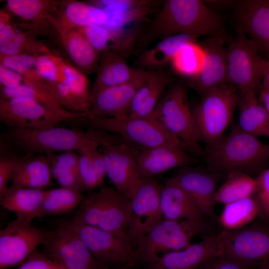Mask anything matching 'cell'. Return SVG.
I'll use <instances>...</instances> for the list:
<instances>
[{"label":"cell","mask_w":269,"mask_h":269,"mask_svg":"<svg viewBox=\"0 0 269 269\" xmlns=\"http://www.w3.org/2000/svg\"></svg>","instance_id":"54"},{"label":"cell","mask_w":269,"mask_h":269,"mask_svg":"<svg viewBox=\"0 0 269 269\" xmlns=\"http://www.w3.org/2000/svg\"><path fill=\"white\" fill-rule=\"evenodd\" d=\"M254 267L228 254L220 253L198 269H252Z\"/></svg>","instance_id":"44"},{"label":"cell","mask_w":269,"mask_h":269,"mask_svg":"<svg viewBox=\"0 0 269 269\" xmlns=\"http://www.w3.org/2000/svg\"><path fill=\"white\" fill-rule=\"evenodd\" d=\"M161 186L153 177L141 178L130 198L128 236L134 248L137 242L163 218L160 204Z\"/></svg>","instance_id":"13"},{"label":"cell","mask_w":269,"mask_h":269,"mask_svg":"<svg viewBox=\"0 0 269 269\" xmlns=\"http://www.w3.org/2000/svg\"><path fill=\"white\" fill-rule=\"evenodd\" d=\"M205 57L203 46L193 41L181 49L172 58L171 63L176 73L190 79L199 74Z\"/></svg>","instance_id":"41"},{"label":"cell","mask_w":269,"mask_h":269,"mask_svg":"<svg viewBox=\"0 0 269 269\" xmlns=\"http://www.w3.org/2000/svg\"><path fill=\"white\" fill-rule=\"evenodd\" d=\"M259 102L265 108L269 115V89L261 88L260 91Z\"/></svg>","instance_id":"50"},{"label":"cell","mask_w":269,"mask_h":269,"mask_svg":"<svg viewBox=\"0 0 269 269\" xmlns=\"http://www.w3.org/2000/svg\"><path fill=\"white\" fill-rule=\"evenodd\" d=\"M239 26L259 49L269 52V0H245L237 5Z\"/></svg>","instance_id":"22"},{"label":"cell","mask_w":269,"mask_h":269,"mask_svg":"<svg viewBox=\"0 0 269 269\" xmlns=\"http://www.w3.org/2000/svg\"><path fill=\"white\" fill-rule=\"evenodd\" d=\"M179 34L196 38L202 35H222L220 15L200 0H167L155 15L147 31L137 42L141 47L153 41Z\"/></svg>","instance_id":"1"},{"label":"cell","mask_w":269,"mask_h":269,"mask_svg":"<svg viewBox=\"0 0 269 269\" xmlns=\"http://www.w3.org/2000/svg\"><path fill=\"white\" fill-rule=\"evenodd\" d=\"M17 157H1L0 159V198L7 191V184L13 177L14 166Z\"/></svg>","instance_id":"48"},{"label":"cell","mask_w":269,"mask_h":269,"mask_svg":"<svg viewBox=\"0 0 269 269\" xmlns=\"http://www.w3.org/2000/svg\"><path fill=\"white\" fill-rule=\"evenodd\" d=\"M2 138L16 146L28 155L50 154L59 151H76L93 143L102 146L111 142L112 134L97 129L82 132L65 128L44 130L10 128Z\"/></svg>","instance_id":"2"},{"label":"cell","mask_w":269,"mask_h":269,"mask_svg":"<svg viewBox=\"0 0 269 269\" xmlns=\"http://www.w3.org/2000/svg\"><path fill=\"white\" fill-rule=\"evenodd\" d=\"M11 16L8 12L0 10V29L11 23Z\"/></svg>","instance_id":"51"},{"label":"cell","mask_w":269,"mask_h":269,"mask_svg":"<svg viewBox=\"0 0 269 269\" xmlns=\"http://www.w3.org/2000/svg\"><path fill=\"white\" fill-rule=\"evenodd\" d=\"M261 88L269 89V58L267 60V69L262 80Z\"/></svg>","instance_id":"52"},{"label":"cell","mask_w":269,"mask_h":269,"mask_svg":"<svg viewBox=\"0 0 269 269\" xmlns=\"http://www.w3.org/2000/svg\"><path fill=\"white\" fill-rule=\"evenodd\" d=\"M102 148L107 176L117 190L131 198L140 179L137 168L140 150L125 141Z\"/></svg>","instance_id":"15"},{"label":"cell","mask_w":269,"mask_h":269,"mask_svg":"<svg viewBox=\"0 0 269 269\" xmlns=\"http://www.w3.org/2000/svg\"><path fill=\"white\" fill-rule=\"evenodd\" d=\"M160 204L163 218L200 220L205 216L189 195L171 177L161 186Z\"/></svg>","instance_id":"24"},{"label":"cell","mask_w":269,"mask_h":269,"mask_svg":"<svg viewBox=\"0 0 269 269\" xmlns=\"http://www.w3.org/2000/svg\"><path fill=\"white\" fill-rule=\"evenodd\" d=\"M23 82V77L18 73L0 65V87L13 88Z\"/></svg>","instance_id":"49"},{"label":"cell","mask_w":269,"mask_h":269,"mask_svg":"<svg viewBox=\"0 0 269 269\" xmlns=\"http://www.w3.org/2000/svg\"><path fill=\"white\" fill-rule=\"evenodd\" d=\"M173 81L167 71H148L143 83L136 91L130 107L128 117L146 118L153 111L166 88Z\"/></svg>","instance_id":"25"},{"label":"cell","mask_w":269,"mask_h":269,"mask_svg":"<svg viewBox=\"0 0 269 269\" xmlns=\"http://www.w3.org/2000/svg\"><path fill=\"white\" fill-rule=\"evenodd\" d=\"M148 117L179 139L187 151L197 157L205 156L207 150L200 143L183 84L171 87Z\"/></svg>","instance_id":"5"},{"label":"cell","mask_w":269,"mask_h":269,"mask_svg":"<svg viewBox=\"0 0 269 269\" xmlns=\"http://www.w3.org/2000/svg\"><path fill=\"white\" fill-rule=\"evenodd\" d=\"M195 37L179 34L163 39L151 49L139 56L137 63L144 68L160 69L171 62L174 56L187 44L196 41Z\"/></svg>","instance_id":"34"},{"label":"cell","mask_w":269,"mask_h":269,"mask_svg":"<svg viewBox=\"0 0 269 269\" xmlns=\"http://www.w3.org/2000/svg\"><path fill=\"white\" fill-rule=\"evenodd\" d=\"M125 59L120 54L111 50L99 53L97 77L90 94L128 83L140 74L142 70L131 68Z\"/></svg>","instance_id":"26"},{"label":"cell","mask_w":269,"mask_h":269,"mask_svg":"<svg viewBox=\"0 0 269 269\" xmlns=\"http://www.w3.org/2000/svg\"><path fill=\"white\" fill-rule=\"evenodd\" d=\"M227 39V37L218 34L203 42L205 57L201 71L196 77L187 81V85L201 96L228 83L226 50L224 47Z\"/></svg>","instance_id":"17"},{"label":"cell","mask_w":269,"mask_h":269,"mask_svg":"<svg viewBox=\"0 0 269 269\" xmlns=\"http://www.w3.org/2000/svg\"><path fill=\"white\" fill-rule=\"evenodd\" d=\"M36 56L28 54H0V65L23 76L35 67Z\"/></svg>","instance_id":"43"},{"label":"cell","mask_w":269,"mask_h":269,"mask_svg":"<svg viewBox=\"0 0 269 269\" xmlns=\"http://www.w3.org/2000/svg\"><path fill=\"white\" fill-rule=\"evenodd\" d=\"M47 231L16 218L0 231V269L20 266L41 245Z\"/></svg>","instance_id":"12"},{"label":"cell","mask_w":269,"mask_h":269,"mask_svg":"<svg viewBox=\"0 0 269 269\" xmlns=\"http://www.w3.org/2000/svg\"><path fill=\"white\" fill-rule=\"evenodd\" d=\"M0 121L10 128L44 130L66 120L27 97L0 99Z\"/></svg>","instance_id":"14"},{"label":"cell","mask_w":269,"mask_h":269,"mask_svg":"<svg viewBox=\"0 0 269 269\" xmlns=\"http://www.w3.org/2000/svg\"><path fill=\"white\" fill-rule=\"evenodd\" d=\"M47 19L57 31L65 51L77 68L87 77L96 72L99 53L80 29L66 24L51 14H48Z\"/></svg>","instance_id":"19"},{"label":"cell","mask_w":269,"mask_h":269,"mask_svg":"<svg viewBox=\"0 0 269 269\" xmlns=\"http://www.w3.org/2000/svg\"><path fill=\"white\" fill-rule=\"evenodd\" d=\"M17 269H64L37 249Z\"/></svg>","instance_id":"47"},{"label":"cell","mask_w":269,"mask_h":269,"mask_svg":"<svg viewBox=\"0 0 269 269\" xmlns=\"http://www.w3.org/2000/svg\"><path fill=\"white\" fill-rule=\"evenodd\" d=\"M82 119L85 125L90 129L113 133L140 150L161 146L184 148L179 139L148 117L142 118L128 117L122 119L91 117Z\"/></svg>","instance_id":"7"},{"label":"cell","mask_w":269,"mask_h":269,"mask_svg":"<svg viewBox=\"0 0 269 269\" xmlns=\"http://www.w3.org/2000/svg\"><path fill=\"white\" fill-rule=\"evenodd\" d=\"M186 151L183 147L174 146L140 150L137 159L139 178L152 177L171 169L190 166L200 161Z\"/></svg>","instance_id":"20"},{"label":"cell","mask_w":269,"mask_h":269,"mask_svg":"<svg viewBox=\"0 0 269 269\" xmlns=\"http://www.w3.org/2000/svg\"><path fill=\"white\" fill-rule=\"evenodd\" d=\"M259 269H269V266L267 265H263L260 267Z\"/></svg>","instance_id":"53"},{"label":"cell","mask_w":269,"mask_h":269,"mask_svg":"<svg viewBox=\"0 0 269 269\" xmlns=\"http://www.w3.org/2000/svg\"><path fill=\"white\" fill-rule=\"evenodd\" d=\"M238 106L240 110L239 127L255 136L269 138V115L259 102L257 94H240Z\"/></svg>","instance_id":"31"},{"label":"cell","mask_w":269,"mask_h":269,"mask_svg":"<svg viewBox=\"0 0 269 269\" xmlns=\"http://www.w3.org/2000/svg\"><path fill=\"white\" fill-rule=\"evenodd\" d=\"M131 216V199L116 190L97 227L130 241L128 232Z\"/></svg>","instance_id":"32"},{"label":"cell","mask_w":269,"mask_h":269,"mask_svg":"<svg viewBox=\"0 0 269 269\" xmlns=\"http://www.w3.org/2000/svg\"><path fill=\"white\" fill-rule=\"evenodd\" d=\"M45 156L52 176L61 187L83 191L79 173V155L76 151L50 153Z\"/></svg>","instance_id":"35"},{"label":"cell","mask_w":269,"mask_h":269,"mask_svg":"<svg viewBox=\"0 0 269 269\" xmlns=\"http://www.w3.org/2000/svg\"><path fill=\"white\" fill-rule=\"evenodd\" d=\"M51 51L42 43L36 41L30 34L17 28L11 22L0 29V54L12 55L28 54L38 56Z\"/></svg>","instance_id":"33"},{"label":"cell","mask_w":269,"mask_h":269,"mask_svg":"<svg viewBox=\"0 0 269 269\" xmlns=\"http://www.w3.org/2000/svg\"><path fill=\"white\" fill-rule=\"evenodd\" d=\"M217 235H209L197 243L166 253L149 269H198L208 260L220 253Z\"/></svg>","instance_id":"21"},{"label":"cell","mask_w":269,"mask_h":269,"mask_svg":"<svg viewBox=\"0 0 269 269\" xmlns=\"http://www.w3.org/2000/svg\"><path fill=\"white\" fill-rule=\"evenodd\" d=\"M190 166L180 168L172 178L205 216H212L219 175L208 168Z\"/></svg>","instance_id":"18"},{"label":"cell","mask_w":269,"mask_h":269,"mask_svg":"<svg viewBox=\"0 0 269 269\" xmlns=\"http://www.w3.org/2000/svg\"><path fill=\"white\" fill-rule=\"evenodd\" d=\"M23 77V83L15 87H0V98L15 97L31 98L57 113L66 121L86 116L85 114L70 112L63 108L48 91L45 80L35 69Z\"/></svg>","instance_id":"23"},{"label":"cell","mask_w":269,"mask_h":269,"mask_svg":"<svg viewBox=\"0 0 269 269\" xmlns=\"http://www.w3.org/2000/svg\"><path fill=\"white\" fill-rule=\"evenodd\" d=\"M61 1L49 0H8V10L21 18L32 20L35 24L48 22V14L55 12L60 6Z\"/></svg>","instance_id":"40"},{"label":"cell","mask_w":269,"mask_h":269,"mask_svg":"<svg viewBox=\"0 0 269 269\" xmlns=\"http://www.w3.org/2000/svg\"><path fill=\"white\" fill-rule=\"evenodd\" d=\"M256 180L255 195L260 204L263 216L269 220V168L261 170Z\"/></svg>","instance_id":"45"},{"label":"cell","mask_w":269,"mask_h":269,"mask_svg":"<svg viewBox=\"0 0 269 269\" xmlns=\"http://www.w3.org/2000/svg\"><path fill=\"white\" fill-rule=\"evenodd\" d=\"M155 2L152 0H98L92 3L106 11L109 15L105 25L112 28H124L132 22L138 21L157 11Z\"/></svg>","instance_id":"28"},{"label":"cell","mask_w":269,"mask_h":269,"mask_svg":"<svg viewBox=\"0 0 269 269\" xmlns=\"http://www.w3.org/2000/svg\"><path fill=\"white\" fill-rule=\"evenodd\" d=\"M35 69L38 74L46 81L55 82L58 80V67L49 53L47 54L36 56Z\"/></svg>","instance_id":"46"},{"label":"cell","mask_w":269,"mask_h":269,"mask_svg":"<svg viewBox=\"0 0 269 269\" xmlns=\"http://www.w3.org/2000/svg\"><path fill=\"white\" fill-rule=\"evenodd\" d=\"M46 190L9 187L0 203L16 218L29 222L38 217Z\"/></svg>","instance_id":"29"},{"label":"cell","mask_w":269,"mask_h":269,"mask_svg":"<svg viewBox=\"0 0 269 269\" xmlns=\"http://www.w3.org/2000/svg\"><path fill=\"white\" fill-rule=\"evenodd\" d=\"M223 140L207 150L204 157L211 171L220 175L233 172H254L269 160V143L243 131L238 125Z\"/></svg>","instance_id":"3"},{"label":"cell","mask_w":269,"mask_h":269,"mask_svg":"<svg viewBox=\"0 0 269 269\" xmlns=\"http://www.w3.org/2000/svg\"><path fill=\"white\" fill-rule=\"evenodd\" d=\"M217 236L221 253L254 267L269 266V223L255 221L238 230H224Z\"/></svg>","instance_id":"9"},{"label":"cell","mask_w":269,"mask_h":269,"mask_svg":"<svg viewBox=\"0 0 269 269\" xmlns=\"http://www.w3.org/2000/svg\"><path fill=\"white\" fill-rule=\"evenodd\" d=\"M115 191L112 188L103 186L98 191L83 197L72 221L97 227Z\"/></svg>","instance_id":"39"},{"label":"cell","mask_w":269,"mask_h":269,"mask_svg":"<svg viewBox=\"0 0 269 269\" xmlns=\"http://www.w3.org/2000/svg\"><path fill=\"white\" fill-rule=\"evenodd\" d=\"M236 31V37L229 41L226 49L227 82L238 89L241 94H258L267 60L261 57L257 44L240 27Z\"/></svg>","instance_id":"8"},{"label":"cell","mask_w":269,"mask_h":269,"mask_svg":"<svg viewBox=\"0 0 269 269\" xmlns=\"http://www.w3.org/2000/svg\"><path fill=\"white\" fill-rule=\"evenodd\" d=\"M237 89L230 83L214 88L202 96L200 102L192 111L199 140L209 148L223 140L232 123L238 104Z\"/></svg>","instance_id":"6"},{"label":"cell","mask_w":269,"mask_h":269,"mask_svg":"<svg viewBox=\"0 0 269 269\" xmlns=\"http://www.w3.org/2000/svg\"><path fill=\"white\" fill-rule=\"evenodd\" d=\"M95 143L98 144H90L77 152L79 155V173L83 191L104 186V182L98 177L90 157L89 147Z\"/></svg>","instance_id":"42"},{"label":"cell","mask_w":269,"mask_h":269,"mask_svg":"<svg viewBox=\"0 0 269 269\" xmlns=\"http://www.w3.org/2000/svg\"><path fill=\"white\" fill-rule=\"evenodd\" d=\"M64 223L79 236L93 257L106 267L124 269L131 266L134 247L130 241L97 226L72 220Z\"/></svg>","instance_id":"10"},{"label":"cell","mask_w":269,"mask_h":269,"mask_svg":"<svg viewBox=\"0 0 269 269\" xmlns=\"http://www.w3.org/2000/svg\"><path fill=\"white\" fill-rule=\"evenodd\" d=\"M43 253L64 269H110L91 254L79 236L64 223L47 231Z\"/></svg>","instance_id":"11"},{"label":"cell","mask_w":269,"mask_h":269,"mask_svg":"<svg viewBox=\"0 0 269 269\" xmlns=\"http://www.w3.org/2000/svg\"><path fill=\"white\" fill-rule=\"evenodd\" d=\"M262 215L256 195L226 205L219 218L224 230H236L244 228Z\"/></svg>","instance_id":"36"},{"label":"cell","mask_w":269,"mask_h":269,"mask_svg":"<svg viewBox=\"0 0 269 269\" xmlns=\"http://www.w3.org/2000/svg\"><path fill=\"white\" fill-rule=\"evenodd\" d=\"M83 197L80 191L61 187L46 190L38 218L63 215L79 206Z\"/></svg>","instance_id":"37"},{"label":"cell","mask_w":269,"mask_h":269,"mask_svg":"<svg viewBox=\"0 0 269 269\" xmlns=\"http://www.w3.org/2000/svg\"><path fill=\"white\" fill-rule=\"evenodd\" d=\"M66 24L80 28L90 25H106L108 13L91 3L76 1H61L59 8L52 14Z\"/></svg>","instance_id":"30"},{"label":"cell","mask_w":269,"mask_h":269,"mask_svg":"<svg viewBox=\"0 0 269 269\" xmlns=\"http://www.w3.org/2000/svg\"><path fill=\"white\" fill-rule=\"evenodd\" d=\"M208 228L206 219L172 220L162 218L135 245L132 266L148 268L163 255L185 249Z\"/></svg>","instance_id":"4"},{"label":"cell","mask_w":269,"mask_h":269,"mask_svg":"<svg viewBox=\"0 0 269 269\" xmlns=\"http://www.w3.org/2000/svg\"><path fill=\"white\" fill-rule=\"evenodd\" d=\"M147 74L148 71L142 70L138 76L128 83L90 94L89 108L85 117H128L132 100Z\"/></svg>","instance_id":"16"},{"label":"cell","mask_w":269,"mask_h":269,"mask_svg":"<svg viewBox=\"0 0 269 269\" xmlns=\"http://www.w3.org/2000/svg\"><path fill=\"white\" fill-rule=\"evenodd\" d=\"M256 189V178L244 172H233L217 190L215 202L225 205L255 195Z\"/></svg>","instance_id":"38"},{"label":"cell","mask_w":269,"mask_h":269,"mask_svg":"<svg viewBox=\"0 0 269 269\" xmlns=\"http://www.w3.org/2000/svg\"><path fill=\"white\" fill-rule=\"evenodd\" d=\"M52 177L50 167L45 155H27L17 157L11 186L45 190L50 186Z\"/></svg>","instance_id":"27"}]
</instances>
